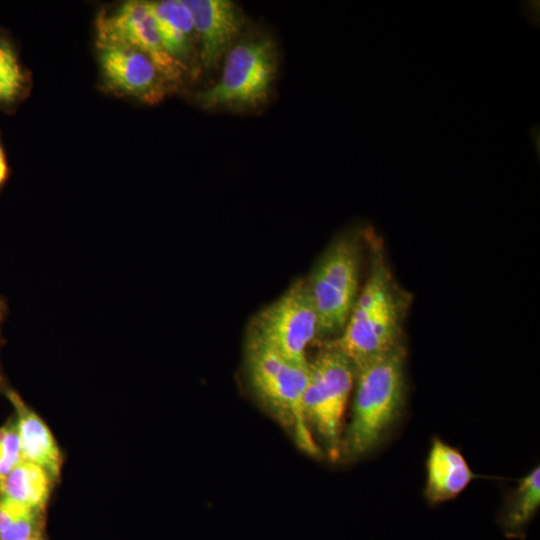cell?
Wrapping results in <instances>:
<instances>
[{
	"label": "cell",
	"instance_id": "1",
	"mask_svg": "<svg viewBox=\"0 0 540 540\" xmlns=\"http://www.w3.org/2000/svg\"><path fill=\"white\" fill-rule=\"evenodd\" d=\"M405 301L379 248L342 333L331 342L354 369L402 345Z\"/></svg>",
	"mask_w": 540,
	"mask_h": 540
},
{
	"label": "cell",
	"instance_id": "2",
	"mask_svg": "<svg viewBox=\"0 0 540 540\" xmlns=\"http://www.w3.org/2000/svg\"><path fill=\"white\" fill-rule=\"evenodd\" d=\"M404 345L355 369V393L350 423L342 446L350 458L374 450L399 417L405 401Z\"/></svg>",
	"mask_w": 540,
	"mask_h": 540
},
{
	"label": "cell",
	"instance_id": "3",
	"mask_svg": "<svg viewBox=\"0 0 540 540\" xmlns=\"http://www.w3.org/2000/svg\"><path fill=\"white\" fill-rule=\"evenodd\" d=\"M245 368L249 386L260 404L290 431L296 444L310 455H319L303 414L302 401L309 376V362L296 363L248 334Z\"/></svg>",
	"mask_w": 540,
	"mask_h": 540
},
{
	"label": "cell",
	"instance_id": "4",
	"mask_svg": "<svg viewBox=\"0 0 540 540\" xmlns=\"http://www.w3.org/2000/svg\"><path fill=\"white\" fill-rule=\"evenodd\" d=\"M278 69L274 40L265 33L240 37L223 60L222 73L195 101L205 110L255 109L269 98Z\"/></svg>",
	"mask_w": 540,
	"mask_h": 540
},
{
	"label": "cell",
	"instance_id": "5",
	"mask_svg": "<svg viewBox=\"0 0 540 540\" xmlns=\"http://www.w3.org/2000/svg\"><path fill=\"white\" fill-rule=\"evenodd\" d=\"M354 381L352 362L331 341L309 361L303 414L332 459L340 455L343 417Z\"/></svg>",
	"mask_w": 540,
	"mask_h": 540
},
{
	"label": "cell",
	"instance_id": "6",
	"mask_svg": "<svg viewBox=\"0 0 540 540\" xmlns=\"http://www.w3.org/2000/svg\"><path fill=\"white\" fill-rule=\"evenodd\" d=\"M360 244L353 233L337 237L307 280L318 319V337L340 335L348 321L360 292Z\"/></svg>",
	"mask_w": 540,
	"mask_h": 540
},
{
	"label": "cell",
	"instance_id": "7",
	"mask_svg": "<svg viewBox=\"0 0 540 540\" xmlns=\"http://www.w3.org/2000/svg\"><path fill=\"white\" fill-rule=\"evenodd\" d=\"M248 334L291 361L308 363L306 350L318 337V319L307 280H297L277 300L260 310Z\"/></svg>",
	"mask_w": 540,
	"mask_h": 540
},
{
	"label": "cell",
	"instance_id": "8",
	"mask_svg": "<svg viewBox=\"0 0 540 540\" xmlns=\"http://www.w3.org/2000/svg\"><path fill=\"white\" fill-rule=\"evenodd\" d=\"M96 37L99 70L109 90L149 105L166 97L172 84L150 57L121 41Z\"/></svg>",
	"mask_w": 540,
	"mask_h": 540
},
{
	"label": "cell",
	"instance_id": "9",
	"mask_svg": "<svg viewBox=\"0 0 540 540\" xmlns=\"http://www.w3.org/2000/svg\"><path fill=\"white\" fill-rule=\"evenodd\" d=\"M96 32V36L121 41L146 54L172 85L188 71L166 52L149 1L130 0L110 13H100Z\"/></svg>",
	"mask_w": 540,
	"mask_h": 540
},
{
	"label": "cell",
	"instance_id": "10",
	"mask_svg": "<svg viewBox=\"0 0 540 540\" xmlns=\"http://www.w3.org/2000/svg\"><path fill=\"white\" fill-rule=\"evenodd\" d=\"M198 37L199 63L206 70L218 67L240 38L244 19L230 0H183Z\"/></svg>",
	"mask_w": 540,
	"mask_h": 540
},
{
	"label": "cell",
	"instance_id": "11",
	"mask_svg": "<svg viewBox=\"0 0 540 540\" xmlns=\"http://www.w3.org/2000/svg\"><path fill=\"white\" fill-rule=\"evenodd\" d=\"M462 453L440 438H433L426 461L424 497L430 505L456 498L475 479Z\"/></svg>",
	"mask_w": 540,
	"mask_h": 540
},
{
	"label": "cell",
	"instance_id": "12",
	"mask_svg": "<svg viewBox=\"0 0 540 540\" xmlns=\"http://www.w3.org/2000/svg\"><path fill=\"white\" fill-rule=\"evenodd\" d=\"M4 392L15 410L22 459L41 466L54 481L58 480L62 454L49 427L17 392L8 387Z\"/></svg>",
	"mask_w": 540,
	"mask_h": 540
},
{
	"label": "cell",
	"instance_id": "13",
	"mask_svg": "<svg viewBox=\"0 0 540 540\" xmlns=\"http://www.w3.org/2000/svg\"><path fill=\"white\" fill-rule=\"evenodd\" d=\"M166 52L188 71L199 62L198 37L183 0L149 1Z\"/></svg>",
	"mask_w": 540,
	"mask_h": 540
},
{
	"label": "cell",
	"instance_id": "14",
	"mask_svg": "<svg viewBox=\"0 0 540 540\" xmlns=\"http://www.w3.org/2000/svg\"><path fill=\"white\" fill-rule=\"evenodd\" d=\"M540 506V468L536 466L519 480L498 517L505 536L521 539Z\"/></svg>",
	"mask_w": 540,
	"mask_h": 540
},
{
	"label": "cell",
	"instance_id": "15",
	"mask_svg": "<svg viewBox=\"0 0 540 540\" xmlns=\"http://www.w3.org/2000/svg\"><path fill=\"white\" fill-rule=\"evenodd\" d=\"M53 482L41 466L22 460L0 481V495L45 512Z\"/></svg>",
	"mask_w": 540,
	"mask_h": 540
},
{
	"label": "cell",
	"instance_id": "16",
	"mask_svg": "<svg viewBox=\"0 0 540 540\" xmlns=\"http://www.w3.org/2000/svg\"><path fill=\"white\" fill-rule=\"evenodd\" d=\"M44 513L0 495V540H30L44 535Z\"/></svg>",
	"mask_w": 540,
	"mask_h": 540
},
{
	"label": "cell",
	"instance_id": "17",
	"mask_svg": "<svg viewBox=\"0 0 540 540\" xmlns=\"http://www.w3.org/2000/svg\"><path fill=\"white\" fill-rule=\"evenodd\" d=\"M28 75L12 42L0 35V103L11 105L27 92Z\"/></svg>",
	"mask_w": 540,
	"mask_h": 540
},
{
	"label": "cell",
	"instance_id": "18",
	"mask_svg": "<svg viewBox=\"0 0 540 540\" xmlns=\"http://www.w3.org/2000/svg\"><path fill=\"white\" fill-rule=\"evenodd\" d=\"M22 460L20 439L14 418L0 426V481Z\"/></svg>",
	"mask_w": 540,
	"mask_h": 540
},
{
	"label": "cell",
	"instance_id": "19",
	"mask_svg": "<svg viewBox=\"0 0 540 540\" xmlns=\"http://www.w3.org/2000/svg\"><path fill=\"white\" fill-rule=\"evenodd\" d=\"M10 168L8 165L6 153L2 143L0 142V191L4 188L10 177Z\"/></svg>",
	"mask_w": 540,
	"mask_h": 540
},
{
	"label": "cell",
	"instance_id": "20",
	"mask_svg": "<svg viewBox=\"0 0 540 540\" xmlns=\"http://www.w3.org/2000/svg\"><path fill=\"white\" fill-rule=\"evenodd\" d=\"M523 12L526 14L528 21L532 22L536 26V21L539 20V4L538 2H528L523 8Z\"/></svg>",
	"mask_w": 540,
	"mask_h": 540
},
{
	"label": "cell",
	"instance_id": "21",
	"mask_svg": "<svg viewBox=\"0 0 540 540\" xmlns=\"http://www.w3.org/2000/svg\"><path fill=\"white\" fill-rule=\"evenodd\" d=\"M7 312H8L7 302L5 301V299L2 296H0V342L2 341L1 327L3 325V322H4L5 318H6Z\"/></svg>",
	"mask_w": 540,
	"mask_h": 540
},
{
	"label": "cell",
	"instance_id": "22",
	"mask_svg": "<svg viewBox=\"0 0 540 540\" xmlns=\"http://www.w3.org/2000/svg\"><path fill=\"white\" fill-rule=\"evenodd\" d=\"M5 383H4V378H3V374H2V371H1V367H0V391H4L5 389Z\"/></svg>",
	"mask_w": 540,
	"mask_h": 540
},
{
	"label": "cell",
	"instance_id": "23",
	"mask_svg": "<svg viewBox=\"0 0 540 540\" xmlns=\"http://www.w3.org/2000/svg\"><path fill=\"white\" fill-rule=\"evenodd\" d=\"M30 540H45V538H44V535H41V536L32 538V539H30Z\"/></svg>",
	"mask_w": 540,
	"mask_h": 540
}]
</instances>
